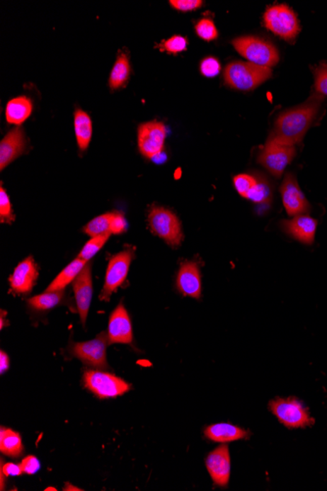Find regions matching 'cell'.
<instances>
[{
    "label": "cell",
    "mask_w": 327,
    "mask_h": 491,
    "mask_svg": "<svg viewBox=\"0 0 327 491\" xmlns=\"http://www.w3.org/2000/svg\"><path fill=\"white\" fill-rule=\"evenodd\" d=\"M323 96L314 94L304 104L283 112L278 116L270 137L288 145L302 142L321 109Z\"/></svg>",
    "instance_id": "obj_1"
},
{
    "label": "cell",
    "mask_w": 327,
    "mask_h": 491,
    "mask_svg": "<svg viewBox=\"0 0 327 491\" xmlns=\"http://www.w3.org/2000/svg\"><path fill=\"white\" fill-rule=\"evenodd\" d=\"M272 69L260 67L250 62L229 63L224 70V81L237 91H253L272 78Z\"/></svg>",
    "instance_id": "obj_2"
},
{
    "label": "cell",
    "mask_w": 327,
    "mask_h": 491,
    "mask_svg": "<svg viewBox=\"0 0 327 491\" xmlns=\"http://www.w3.org/2000/svg\"><path fill=\"white\" fill-rule=\"evenodd\" d=\"M232 45L250 63L260 67L272 68L280 61L277 47L259 38H237L232 40Z\"/></svg>",
    "instance_id": "obj_3"
},
{
    "label": "cell",
    "mask_w": 327,
    "mask_h": 491,
    "mask_svg": "<svg viewBox=\"0 0 327 491\" xmlns=\"http://www.w3.org/2000/svg\"><path fill=\"white\" fill-rule=\"evenodd\" d=\"M151 232L172 247H178L183 240V229L180 219L168 209L153 206L148 213Z\"/></svg>",
    "instance_id": "obj_4"
},
{
    "label": "cell",
    "mask_w": 327,
    "mask_h": 491,
    "mask_svg": "<svg viewBox=\"0 0 327 491\" xmlns=\"http://www.w3.org/2000/svg\"><path fill=\"white\" fill-rule=\"evenodd\" d=\"M270 412L280 423L289 429H303L313 426L315 419L300 401L294 397L275 398L269 404Z\"/></svg>",
    "instance_id": "obj_5"
},
{
    "label": "cell",
    "mask_w": 327,
    "mask_h": 491,
    "mask_svg": "<svg viewBox=\"0 0 327 491\" xmlns=\"http://www.w3.org/2000/svg\"><path fill=\"white\" fill-rule=\"evenodd\" d=\"M264 22L267 29L283 40H295L300 33V24L295 13L285 4L273 5L265 12Z\"/></svg>",
    "instance_id": "obj_6"
},
{
    "label": "cell",
    "mask_w": 327,
    "mask_h": 491,
    "mask_svg": "<svg viewBox=\"0 0 327 491\" xmlns=\"http://www.w3.org/2000/svg\"><path fill=\"white\" fill-rule=\"evenodd\" d=\"M296 154L295 145L269 137L258 156V162L275 178H280Z\"/></svg>",
    "instance_id": "obj_7"
},
{
    "label": "cell",
    "mask_w": 327,
    "mask_h": 491,
    "mask_svg": "<svg viewBox=\"0 0 327 491\" xmlns=\"http://www.w3.org/2000/svg\"><path fill=\"white\" fill-rule=\"evenodd\" d=\"M84 383L86 388L99 398L117 397L130 390V385L122 378L101 371L84 373Z\"/></svg>",
    "instance_id": "obj_8"
},
{
    "label": "cell",
    "mask_w": 327,
    "mask_h": 491,
    "mask_svg": "<svg viewBox=\"0 0 327 491\" xmlns=\"http://www.w3.org/2000/svg\"><path fill=\"white\" fill-rule=\"evenodd\" d=\"M167 130L163 123L152 121L143 123L137 130V142L140 153L148 159H155L162 154Z\"/></svg>",
    "instance_id": "obj_9"
},
{
    "label": "cell",
    "mask_w": 327,
    "mask_h": 491,
    "mask_svg": "<svg viewBox=\"0 0 327 491\" xmlns=\"http://www.w3.org/2000/svg\"><path fill=\"white\" fill-rule=\"evenodd\" d=\"M132 258H134V252L126 250V252L117 253L110 259L108 267H107L105 283L99 296L101 300L109 301L112 294L126 281Z\"/></svg>",
    "instance_id": "obj_10"
},
{
    "label": "cell",
    "mask_w": 327,
    "mask_h": 491,
    "mask_svg": "<svg viewBox=\"0 0 327 491\" xmlns=\"http://www.w3.org/2000/svg\"><path fill=\"white\" fill-rule=\"evenodd\" d=\"M108 344V334L101 332L96 339L74 344L71 347V353L84 364L91 366L96 369H107L108 364H107L106 350Z\"/></svg>",
    "instance_id": "obj_11"
},
{
    "label": "cell",
    "mask_w": 327,
    "mask_h": 491,
    "mask_svg": "<svg viewBox=\"0 0 327 491\" xmlns=\"http://www.w3.org/2000/svg\"><path fill=\"white\" fill-rule=\"evenodd\" d=\"M280 191L283 205L289 216L295 217L310 212V203L306 201V196H304L298 185L297 179L292 173L286 175L281 185Z\"/></svg>",
    "instance_id": "obj_12"
},
{
    "label": "cell",
    "mask_w": 327,
    "mask_h": 491,
    "mask_svg": "<svg viewBox=\"0 0 327 491\" xmlns=\"http://www.w3.org/2000/svg\"><path fill=\"white\" fill-rule=\"evenodd\" d=\"M206 467L214 485L226 487L231 480V454L227 445H221L206 458Z\"/></svg>",
    "instance_id": "obj_13"
},
{
    "label": "cell",
    "mask_w": 327,
    "mask_h": 491,
    "mask_svg": "<svg viewBox=\"0 0 327 491\" xmlns=\"http://www.w3.org/2000/svg\"><path fill=\"white\" fill-rule=\"evenodd\" d=\"M73 288L81 324L84 326L86 323V319H88L93 293V275H91V263L88 262V264L84 266L80 275L73 281Z\"/></svg>",
    "instance_id": "obj_14"
},
{
    "label": "cell",
    "mask_w": 327,
    "mask_h": 491,
    "mask_svg": "<svg viewBox=\"0 0 327 491\" xmlns=\"http://www.w3.org/2000/svg\"><path fill=\"white\" fill-rule=\"evenodd\" d=\"M109 344H129L132 342V326L127 309L120 303L111 314L108 324Z\"/></svg>",
    "instance_id": "obj_15"
},
{
    "label": "cell",
    "mask_w": 327,
    "mask_h": 491,
    "mask_svg": "<svg viewBox=\"0 0 327 491\" xmlns=\"http://www.w3.org/2000/svg\"><path fill=\"white\" fill-rule=\"evenodd\" d=\"M176 288L183 295L195 299L201 298L202 278L197 263L188 261L180 265L176 277Z\"/></svg>",
    "instance_id": "obj_16"
},
{
    "label": "cell",
    "mask_w": 327,
    "mask_h": 491,
    "mask_svg": "<svg viewBox=\"0 0 327 491\" xmlns=\"http://www.w3.org/2000/svg\"><path fill=\"white\" fill-rule=\"evenodd\" d=\"M38 266L32 256L25 258L15 268L9 278L11 290L18 294L29 293L37 283Z\"/></svg>",
    "instance_id": "obj_17"
},
{
    "label": "cell",
    "mask_w": 327,
    "mask_h": 491,
    "mask_svg": "<svg viewBox=\"0 0 327 491\" xmlns=\"http://www.w3.org/2000/svg\"><path fill=\"white\" fill-rule=\"evenodd\" d=\"M283 231L293 239L304 244L311 245L315 242L318 221L309 215H298L293 219L283 221L281 224Z\"/></svg>",
    "instance_id": "obj_18"
},
{
    "label": "cell",
    "mask_w": 327,
    "mask_h": 491,
    "mask_svg": "<svg viewBox=\"0 0 327 491\" xmlns=\"http://www.w3.org/2000/svg\"><path fill=\"white\" fill-rule=\"evenodd\" d=\"M25 140L21 127L15 128L0 142V169L4 171L10 163L24 152Z\"/></svg>",
    "instance_id": "obj_19"
},
{
    "label": "cell",
    "mask_w": 327,
    "mask_h": 491,
    "mask_svg": "<svg viewBox=\"0 0 327 491\" xmlns=\"http://www.w3.org/2000/svg\"><path fill=\"white\" fill-rule=\"evenodd\" d=\"M204 434H205L207 439L212 441L219 442V444L241 441V439H249L250 436L249 431L246 429L226 423L207 427Z\"/></svg>",
    "instance_id": "obj_20"
},
{
    "label": "cell",
    "mask_w": 327,
    "mask_h": 491,
    "mask_svg": "<svg viewBox=\"0 0 327 491\" xmlns=\"http://www.w3.org/2000/svg\"><path fill=\"white\" fill-rule=\"evenodd\" d=\"M33 112V103L27 96H19L13 98L7 103L5 116L9 124L20 126L30 116Z\"/></svg>",
    "instance_id": "obj_21"
},
{
    "label": "cell",
    "mask_w": 327,
    "mask_h": 491,
    "mask_svg": "<svg viewBox=\"0 0 327 491\" xmlns=\"http://www.w3.org/2000/svg\"><path fill=\"white\" fill-rule=\"evenodd\" d=\"M76 142L81 152H86L93 137V121L86 112L76 109L74 115Z\"/></svg>",
    "instance_id": "obj_22"
},
{
    "label": "cell",
    "mask_w": 327,
    "mask_h": 491,
    "mask_svg": "<svg viewBox=\"0 0 327 491\" xmlns=\"http://www.w3.org/2000/svg\"><path fill=\"white\" fill-rule=\"evenodd\" d=\"M86 264H88L86 261L81 259V258L79 257L76 258V259L71 262L62 272L59 273L57 277L55 278V280L50 283L45 291H47V293H55V291L63 290L69 283L75 281V278L80 275V273L83 271L84 266Z\"/></svg>",
    "instance_id": "obj_23"
},
{
    "label": "cell",
    "mask_w": 327,
    "mask_h": 491,
    "mask_svg": "<svg viewBox=\"0 0 327 491\" xmlns=\"http://www.w3.org/2000/svg\"><path fill=\"white\" fill-rule=\"evenodd\" d=\"M0 450L2 453L11 458H19L23 453L22 439L20 434L11 429L1 428L0 431Z\"/></svg>",
    "instance_id": "obj_24"
},
{
    "label": "cell",
    "mask_w": 327,
    "mask_h": 491,
    "mask_svg": "<svg viewBox=\"0 0 327 491\" xmlns=\"http://www.w3.org/2000/svg\"><path fill=\"white\" fill-rule=\"evenodd\" d=\"M130 75L129 57L125 53L117 56L114 67L109 78V86L111 89H119L126 86Z\"/></svg>",
    "instance_id": "obj_25"
},
{
    "label": "cell",
    "mask_w": 327,
    "mask_h": 491,
    "mask_svg": "<svg viewBox=\"0 0 327 491\" xmlns=\"http://www.w3.org/2000/svg\"><path fill=\"white\" fill-rule=\"evenodd\" d=\"M64 291H55V293H47L35 295L28 300L29 305L35 310H50L54 308L62 301Z\"/></svg>",
    "instance_id": "obj_26"
},
{
    "label": "cell",
    "mask_w": 327,
    "mask_h": 491,
    "mask_svg": "<svg viewBox=\"0 0 327 491\" xmlns=\"http://www.w3.org/2000/svg\"><path fill=\"white\" fill-rule=\"evenodd\" d=\"M113 214L114 212H110V213L101 215V216L91 220V221L84 227V232L89 235L91 239L98 237V235L111 232V222L112 218H113Z\"/></svg>",
    "instance_id": "obj_27"
},
{
    "label": "cell",
    "mask_w": 327,
    "mask_h": 491,
    "mask_svg": "<svg viewBox=\"0 0 327 491\" xmlns=\"http://www.w3.org/2000/svg\"><path fill=\"white\" fill-rule=\"evenodd\" d=\"M272 198V188L269 181L262 176H258L257 183L248 194L246 199L255 203H268Z\"/></svg>",
    "instance_id": "obj_28"
},
{
    "label": "cell",
    "mask_w": 327,
    "mask_h": 491,
    "mask_svg": "<svg viewBox=\"0 0 327 491\" xmlns=\"http://www.w3.org/2000/svg\"><path fill=\"white\" fill-rule=\"evenodd\" d=\"M111 235V232H108V234L93 237V239L84 244L83 249L79 254V258L88 262L91 258L96 256L97 252H101V248L108 242Z\"/></svg>",
    "instance_id": "obj_29"
},
{
    "label": "cell",
    "mask_w": 327,
    "mask_h": 491,
    "mask_svg": "<svg viewBox=\"0 0 327 491\" xmlns=\"http://www.w3.org/2000/svg\"><path fill=\"white\" fill-rule=\"evenodd\" d=\"M257 179L258 176L250 174H240L234 178V188L242 198H246L257 183Z\"/></svg>",
    "instance_id": "obj_30"
},
{
    "label": "cell",
    "mask_w": 327,
    "mask_h": 491,
    "mask_svg": "<svg viewBox=\"0 0 327 491\" xmlns=\"http://www.w3.org/2000/svg\"><path fill=\"white\" fill-rule=\"evenodd\" d=\"M195 32L198 37L206 42H212L218 38L219 33L214 22L209 18H204L195 25Z\"/></svg>",
    "instance_id": "obj_31"
},
{
    "label": "cell",
    "mask_w": 327,
    "mask_h": 491,
    "mask_svg": "<svg viewBox=\"0 0 327 491\" xmlns=\"http://www.w3.org/2000/svg\"><path fill=\"white\" fill-rule=\"evenodd\" d=\"M188 45V42L185 38L181 37V35H173L168 40L161 43L159 48L161 51H166V52L176 55V53L186 50Z\"/></svg>",
    "instance_id": "obj_32"
},
{
    "label": "cell",
    "mask_w": 327,
    "mask_h": 491,
    "mask_svg": "<svg viewBox=\"0 0 327 491\" xmlns=\"http://www.w3.org/2000/svg\"><path fill=\"white\" fill-rule=\"evenodd\" d=\"M0 221L2 224H11L15 221L14 212L12 210L11 202H10L8 194L1 186L0 188Z\"/></svg>",
    "instance_id": "obj_33"
},
{
    "label": "cell",
    "mask_w": 327,
    "mask_h": 491,
    "mask_svg": "<svg viewBox=\"0 0 327 491\" xmlns=\"http://www.w3.org/2000/svg\"><path fill=\"white\" fill-rule=\"evenodd\" d=\"M315 74V89L316 94L327 96V64H321L313 69Z\"/></svg>",
    "instance_id": "obj_34"
},
{
    "label": "cell",
    "mask_w": 327,
    "mask_h": 491,
    "mask_svg": "<svg viewBox=\"0 0 327 491\" xmlns=\"http://www.w3.org/2000/svg\"><path fill=\"white\" fill-rule=\"evenodd\" d=\"M221 69V63L219 62L218 59L214 57H207L202 60L200 64L202 75L207 77V78H213V77L219 75Z\"/></svg>",
    "instance_id": "obj_35"
},
{
    "label": "cell",
    "mask_w": 327,
    "mask_h": 491,
    "mask_svg": "<svg viewBox=\"0 0 327 491\" xmlns=\"http://www.w3.org/2000/svg\"><path fill=\"white\" fill-rule=\"evenodd\" d=\"M170 4L178 11L189 12L200 9L203 1L201 0H172Z\"/></svg>",
    "instance_id": "obj_36"
},
{
    "label": "cell",
    "mask_w": 327,
    "mask_h": 491,
    "mask_svg": "<svg viewBox=\"0 0 327 491\" xmlns=\"http://www.w3.org/2000/svg\"><path fill=\"white\" fill-rule=\"evenodd\" d=\"M20 465H21L23 473L27 475H34L40 469V461L37 457L33 456V455L25 457Z\"/></svg>",
    "instance_id": "obj_37"
},
{
    "label": "cell",
    "mask_w": 327,
    "mask_h": 491,
    "mask_svg": "<svg viewBox=\"0 0 327 491\" xmlns=\"http://www.w3.org/2000/svg\"><path fill=\"white\" fill-rule=\"evenodd\" d=\"M127 221L122 214L119 212H114L113 218L111 222V232L115 235L122 234L126 232Z\"/></svg>",
    "instance_id": "obj_38"
},
{
    "label": "cell",
    "mask_w": 327,
    "mask_h": 491,
    "mask_svg": "<svg viewBox=\"0 0 327 491\" xmlns=\"http://www.w3.org/2000/svg\"><path fill=\"white\" fill-rule=\"evenodd\" d=\"M1 474L5 477H17L23 474L21 465L14 464V463H6L2 465Z\"/></svg>",
    "instance_id": "obj_39"
},
{
    "label": "cell",
    "mask_w": 327,
    "mask_h": 491,
    "mask_svg": "<svg viewBox=\"0 0 327 491\" xmlns=\"http://www.w3.org/2000/svg\"><path fill=\"white\" fill-rule=\"evenodd\" d=\"M0 372L1 374H4L9 368V358L6 353L1 351L0 352Z\"/></svg>",
    "instance_id": "obj_40"
}]
</instances>
